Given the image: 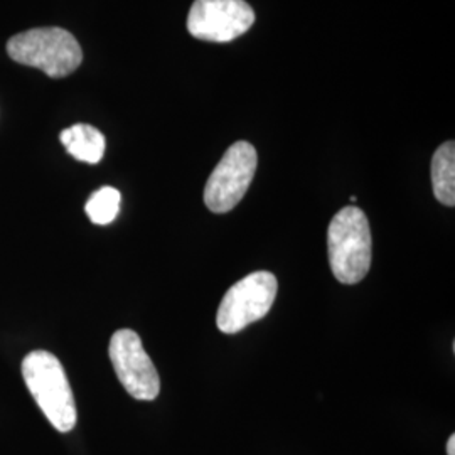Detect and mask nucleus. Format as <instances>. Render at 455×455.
<instances>
[{"instance_id":"obj_1","label":"nucleus","mask_w":455,"mask_h":455,"mask_svg":"<svg viewBox=\"0 0 455 455\" xmlns=\"http://www.w3.org/2000/svg\"><path fill=\"white\" fill-rule=\"evenodd\" d=\"M22 376L37 407L61 434L76 425V403L61 361L48 351H33L22 361Z\"/></svg>"},{"instance_id":"obj_2","label":"nucleus","mask_w":455,"mask_h":455,"mask_svg":"<svg viewBox=\"0 0 455 455\" xmlns=\"http://www.w3.org/2000/svg\"><path fill=\"white\" fill-rule=\"evenodd\" d=\"M327 253L338 282L355 285L371 267V231L368 218L356 206L338 212L327 229Z\"/></svg>"},{"instance_id":"obj_3","label":"nucleus","mask_w":455,"mask_h":455,"mask_svg":"<svg viewBox=\"0 0 455 455\" xmlns=\"http://www.w3.org/2000/svg\"><path fill=\"white\" fill-rule=\"evenodd\" d=\"M7 54L19 65L44 71L49 78H65L83 61L82 46L61 28H37L16 34L7 41Z\"/></svg>"},{"instance_id":"obj_4","label":"nucleus","mask_w":455,"mask_h":455,"mask_svg":"<svg viewBox=\"0 0 455 455\" xmlns=\"http://www.w3.org/2000/svg\"><path fill=\"white\" fill-rule=\"evenodd\" d=\"M278 283L270 272H253L229 287L216 315L218 329L225 334H236L263 319L275 302Z\"/></svg>"},{"instance_id":"obj_5","label":"nucleus","mask_w":455,"mask_h":455,"mask_svg":"<svg viewBox=\"0 0 455 455\" xmlns=\"http://www.w3.org/2000/svg\"><path fill=\"white\" fill-rule=\"evenodd\" d=\"M259 156L248 142H236L228 148L214 167L204 188V204L218 214L231 212L243 199L257 172Z\"/></svg>"},{"instance_id":"obj_6","label":"nucleus","mask_w":455,"mask_h":455,"mask_svg":"<svg viewBox=\"0 0 455 455\" xmlns=\"http://www.w3.org/2000/svg\"><path fill=\"white\" fill-rule=\"evenodd\" d=\"M108 355L115 373L131 396L142 402H150L159 396L161 378L135 331H116L110 339Z\"/></svg>"},{"instance_id":"obj_7","label":"nucleus","mask_w":455,"mask_h":455,"mask_svg":"<svg viewBox=\"0 0 455 455\" xmlns=\"http://www.w3.org/2000/svg\"><path fill=\"white\" fill-rule=\"evenodd\" d=\"M253 22L255 12L244 0H196L188 16V31L201 41L229 43Z\"/></svg>"},{"instance_id":"obj_8","label":"nucleus","mask_w":455,"mask_h":455,"mask_svg":"<svg viewBox=\"0 0 455 455\" xmlns=\"http://www.w3.org/2000/svg\"><path fill=\"white\" fill-rule=\"evenodd\" d=\"M60 140L66 147L69 156H73L80 163L86 164L100 163L103 159L107 147L103 133L88 124H76L66 129L61 132Z\"/></svg>"},{"instance_id":"obj_9","label":"nucleus","mask_w":455,"mask_h":455,"mask_svg":"<svg viewBox=\"0 0 455 455\" xmlns=\"http://www.w3.org/2000/svg\"><path fill=\"white\" fill-rule=\"evenodd\" d=\"M432 189L443 206H455V144L445 142L432 157Z\"/></svg>"},{"instance_id":"obj_10","label":"nucleus","mask_w":455,"mask_h":455,"mask_svg":"<svg viewBox=\"0 0 455 455\" xmlns=\"http://www.w3.org/2000/svg\"><path fill=\"white\" fill-rule=\"evenodd\" d=\"M120 203H122L120 191H116L110 186H105L90 196V199L86 201L84 212L88 214L92 223L105 227V225H110L118 216Z\"/></svg>"},{"instance_id":"obj_11","label":"nucleus","mask_w":455,"mask_h":455,"mask_svg":"<svg viewBox=\"0 0 455 455\" xmlns=\"http://www.w3.org/2000/svg\"><path fill=\"white\" fill-rule=\"evenodd\" d=\"M447 455H455V435H451L447 442Z\"/></svg>"},{"instance_id":"obj_12","label":"nucleus","mask_w":455,"mask_h":455,"mask_svg":"<svg viewBox=\"0 0 455 455\" xmlns=\"http://www.w3.org/2000/svg\"><path fill=\"white\" fill-rule=\"evenodd\" d=\"M349 201H351V203H356V201H358V197H356V196H351V197H349Z\"/></svg>"}]
</instances>
